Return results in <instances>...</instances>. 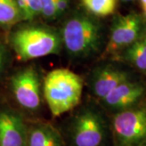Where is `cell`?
Returning <instances> with one entry per match:
<instances>
[{
  "label": "cell",
  "mask_w": 146,
  "mask_h": 146,
  "mask_svg": "<svg viewBox=\"0 0 146 146\" xmlns=\"http://www.w3.org/2000/svg\"><path fill=\"white\" fill-rule=\"evenodd\" d=\"M123 58L136 68L146 71V35L141 36L126 47Z\"/></svg>",
  "instance_id": "12"
},
{
  "label": "cell",
  "mask_w": 146,
  "mask_h": 146,
  "mask_svg": "<svg viewBox=\"0 0 146 146\" xmlns=\"http://www.w3.org/2000/svg\"><path fill=\"white\" fill-rule=\"evenodd\" d=\"M141 18L135 12L118 16L110 30L106 52L115 53L128 46L141 36Z\"/></svg>",
  "instance_id": "7"
},
{
  "label": "cell",
  "mask_w": 146,
  "mask_h": 146,
  "mask_svg": "<svg viewBox=\"0 0 146 146\" xmlns=\"http://www.w3.org/2000/svg\"><path fill=\"white\" fill-rule=\"evenodd\" d=\"M10 42L17 57L23 61L58 54L63 45L58 33L42 26L21 28L11 35Z\"/></svg>",
  "instance_id": "3"
},
{
  "label": "cell",
  "mask_w": 146,
  "mask_h": 146,
  "mask_svg": "<svg viewBox=\"0 0 146 146\" xmlns=\"http://www.w3.org/2000/svg\"><path fill=\"white\" fill-rule=\"evenodd\" d=\"M83 91V80L67 68H58L47 74L43 94L51 114L58 117L79 104Z\"/></svg>",
  "instance_id": "1"
},
{
  "label": "cell",
  "mask_w": 146,
  "mask_h": 146,
  "mask_svg": "<svg viewBox=\"0 0 146 146\" xmlns=\"http://www.w3.org/2000/svg\"><path fill=\"white\" fill-rule=\"evenodd\" d=\"M142 6H146V0H140Z\"/></svg>",
  "instance_id": "19"
},
{
  "label": "cell",
  "mask_w": 146,
  "mask_h": 146,
  "mask_svg": "<svg viewBox=\"0 0 146 146\" xmlns=\"http://www.w3.org/2000/svg\"><path fill=\"white\" fill-rule=\"evenodd\" d=\"M70 0H56L55 7H56V16H60L66 11L69 5Z\"/></svg>",
  "instance_id": "17"
},
{
  "label": "cell",
  "mask_w": 146,
  "mask_h": 146,
  "mask_svg": "<svg viewBox=\"0 0 146 146\" xmlns=\"http://www.w3.org/2000/svg\"><path fill=\"white\" fill-rule=\"evenodd\" d=\"M23 20L29 21L42 13L41 0H16Z\"/></svg>",
  "instance_id": "15"
},
{
  "label": "cell",
  "mask_w": 146,
  "mask_h": 146,
  "mask_svg": "<svg viewBox=\"0 0 146 146\" xmlns=\"http://www.w3.org/2000/svg\"><path fill=\"white\" fill-rule=\"evenodd\" d=\"M141 146H146V142L145 143V144H143V145H141Z\"/></svg>",
  "instance_id": "22"
},
{
  "label": "cell",
  "mask_w": 146,
  "mask_h": 146,
  "mask_svg": "<svg viewBox=\"0 0 146 146\" xmlns=\"http://www.w3.org/2000/svg\"><path fill=\"white\" fill-rule=\"evenodd\" d=\"M86 10L97 16L105 17L115 12L117 0H81Z\"/></svg>",
  "instance_id": "14"
},
{
  "label": "cell",
  "mask_w": 146,
  "mask_h": 146,
  "mask_svg": "<svg viewBox=\"0 0 146 146\" xmlns=\"http://www.w3.org/2000/svg\"><path fill=\"white\" fill-rule=\"evenodd\" d=\"M6 60V49L4 46L0 42V73L4 67Z\"/></svg>",
  "instance_id": "18"
},
{
  "label": "cell",
  "mask_w": 146,
  "mask_h": 146,
  "mask_svg": "<svg viewBox=\"0 0 146 146\" xmlns=\"http://www.w3.org/2000/svg\"><path fill=\"white\" fill-rule=\"evenodd\" d=\"M11 84L13 95L21 106L32 111L40 107L41 83L35 68L29 67L16 72L11 78Z\"/></svg>",
  "instance_id": "5"
},
{
  "label": "cell",
  "mask_w": 146,
  "mask_h": 146,
  "mask_svg": "<svg viewBox=\"0 0 146 146\" xmlns=\"http://www.w3.org/2000/svg\"><path fill=\"white\" fill-rule=\"evenodd\" d=\"M42 14L46 19H53L56 17V0H41Z\"/></svg>",
  "instance_id": "16"
},
{
  "label": "cell",
  "mask_w": 146,
  "mask_h": 146,
  "mask_svg": "<svg viewBox=\"0 0 146 146\" xmlns=\"http://www.w3.org/2000/svg\"><path fill=\"white\" fill-rule=\"evenodd\" d=\"M142 7H143V11H144V14H145V16H146V6H142Z\"/></svg>",
  "instance_id": "20"
},
{
  "label": "cell",
  "mask_w": 146,
  "mask_h": 146,
  "mask_svg": "<svg viewBox=\"0 0 146 146\" xmlns=\"http://www.w3.org/2000/svg\"><path fill=\"white\" fill-rule=\"evenodd\" d=\"M21 19L16 0H0V26L9 29Z\"/></svg>",
  "instance_id": "13"
},
{
  "label": "cell",
  "mask_w": 146,
  "mask_h": 146,
  "mask_svg": "<svg viewBox=\"0 0 146 146\" xmlns=\"http://www.w3.org/2000/svg\"><path fill=\"white\" fill-rule=\"evenodd\" d=\"M123 2H130V1H134V0H122Z\"/></svg>",
  "instance_id": "21"
},
{
  "label": "cell",
  "mask_w": 146,
  "mask_h": 146,
  "mask_svg": "<svg viewBox=\"0 0 146 146\" xmlns=\"http://www.w3.org/2000/svg\"><path fill=\"white\" fill-rule=\"evenodd\" d=\"M117 146H141L146 142V108L119 111L113 119Z\"/></svg>",
  "instance_id": "4"
},
{
  "label": "cell",
  "mask_w": 146,
  "mask_h": 146,
  "mask_svg": "<svg viewBox=\"0 0 146 146\" xmlns=\"http://www.w3.org/2000/svg\"><path fill=\"white\" fill-rule=\"evenodd\" d=\"M61 38L68 54L76 58H86L96 54L102 42L98 22L84 15L73 16L64 24Z\"/></svg>",
  "instance_id": "2"
},
{
  "label": "cell",
  "mask_w": 146,
  "mask_h": 146,
  "mask_svg": "<svg viewBox=\"0 0 146 146\" xmlns=\"http://www.w3.org/2000/svg\"><path fill=\"white\" fill-rule=\"evenodd\" d=\"M128 72L113 66L99 68L94 73L92 89L94 95L100 99L104 98L118 85L130 80Z\"/></svg>",
  "instance_id": "10"
},
{
  "label": "cell",
  "mask_w": 146,
  "mask_h": 146,
  "mask_svg": "<svg viewBox=\"0 0 146 146\" xmlns=\"http://www.w3.org/2000/svg\"><path fill=\"white\" fill-rule=\"evenodd\" d=\"M28 146H63L58 131L50 124H39L29 131L27 136Z\"/></svg>",
  "instance_id": "11"
},
{
  "label": "cell",
  "mask_w": 146,
  "mask_h": 146,
  "mask_svg": "<svg viewBox=\"0 0 146 146\" xmlns=\"http://www.w3.org/2000/svg\"><path fill=\"white\" fill-rule=\"evenodd\" d=\"M104 134L102 119L93 110H84L74 119L72 137L75 146H100Z\"/></svg>",
  "instance_id": "6"
},
{
  "label": "cell",
  "mask_w": 146,
  "mask_h": 146,
  "mask_svg": "<svg viewBox=\"0 0 146 146\" xmlns=\"http://www.w3.org/2000/svg\"><path fill=\"white\" fill-rule=\"evenodd\" d=\"M27 133L19 115L9 110L0 112V146H25Z\"/></svg>",
  "instance_id": "9"
},
{
  "label": "cell",
  "mask_w": 146,
  "mask_h": 146,
  "mask_svg": "<svg viewBox=\"0 0 146 146\" xmlns=\"http://www.w3.org/2000/svg\"><path fill=\"white\" fill-rule=\"evenodd\" d=\"M145 91V87L142 84L127 80L118 85L102 100L107 107L122 111L137 103Z\"/></svg>",
  "instance_id": "8"
}]
</instances>
